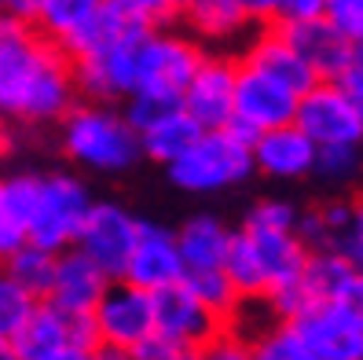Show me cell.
Returning a JSON list of instances; mask_svg holds the SVG:
<instances>
[{
    "instance_id": "cell-9",
    "label": "cell",
    "mask_w": 363,
    "mask_h": 360,
    "mask_svg": "<svg viewBox=\"0 0 363 360\" xmlns=\"http://www.w3.org/2000/svg\"><path fill=\"white\" fill-rule=\"evenodd\" d=\"M294 125L315 140V147L327 143H363V114L352 107V99L341 92L337 81H315L308 92L297 96Z\"/></svg>"
},
{
    "instance_id": "cell-11",
    "label": "cell",
    "mask_w": 363,
    "mask_h": 360,
    "mask_svg": "<svg viewBox=\"0 0 363 360\" xmlns=\"http://www.w3.org/2000/svg\"><path fill=\"white\" fill-rule=\"evenodd\" d=\"M286 324H294L319 360H363V324L337 298L312 302Z\"/></svg>"
},
{
    "instance_id": "cell-35",
    "label": "cell",
    "mask_w": 363,
    "mask_h": 360,
    "mask_svg": "<svg viewBox=\"0 0 363 360\" xmlns=\"http://www.w3.org/2000/svg\"><path fill=\"white\" fill-rule=\"evenodd\" d=\"M242 224L257 228H297V209L286 199H261L257 206H250V214Z\"/></svg>"
},
{
    "instance_id": "cell-33",
    "label": "cell",
    "mask_w": 363,
    "mask_h": 360,
    "mask_svg": "<svg viewBox=\"0 0 363 360\" xmlns=\"http://www.w3.org/2000/svg\"><path fill=\"white\" fill-rule=\"evenodd\" d=\"M312 173L327 177L334 184H345L359 173V147L356 143H327L315 151V169Z\"/></svg>"
},
{
    "instance_id": "cell-30",
    "label": "cell",
    "mask_w": 363,
    "mask_h": 360,
    "mask_svg": "<svg viewBox=\"0 0 363 360\" xmlns=\"http://www.w3.org/2000/svg\"><path fill=\"white\" fill-rule=\"evenodd\" d=\"M253 360H319V356L308 349L305 338L294 331V324L279 320L253 342Z\"/></svg>"
},
{
    "instance_id": "cell-48",
    "label": "cell",
    "mask_w": 363,
    "mask_h": 360,
    "mask_svg": "<svg viewBox=\"0 0 363 360\" xmlns=\"http://www.w3.org/2000/svg\"><path fill=\"white\" fill-rule=\"evenodd\" d=\"M0 143H4V133H0Z\"/></svg>"
},
{
    "instance_id": "cell-27",
    "label": "cell",
    "mask_w": 363,
    "mask_h": 360,
    "mask_svg": "<svg viewBox=\"0 0 363 360\" xmlns=\"http://www.w3.org/2000/svg\"><path fill=\"white\" fill-rule=\"evenodd\" d=\"M4 272L23 283L33 298H45L52 287V272H55V250H45L26 239L23 246H15L4 258Z\"/></svg>"
},
{
    "instance_id": "cell-28",
    "label": "cell",
    "mask_w": 363,
    "mask_h": 360,
    "mask_svg": "<svg viewBox=\"0 0 363 360\" xmlns=\"http://www.w3.org/2000/svg\"><path fill=\"white\" fill-rule=\"evenodd\" d=\"M224 272L228 280L235 283V290L242 294V298H261L268 294V283H264V272H261V261L257 253H253L246 231H231V243H228V258H224Z\"/></svg>"
},
{
    "instance_id": "cell-3",
    "label": "cell",
    "mask_w": 363,
    "mask_h": 360,
    "mask_svg": "<svg viewBox=\"0 0 363 360\" xmlns=\"http://www.w3.org/2000/svg\"><path fill=\"white\" fill-rule=\"evenodd\" d=\"M165 173L180 192H191V195L224 192V187L242 184L253 173V143L235 129H228V125L202 129L199 140L184 155H177L165 165Z\"/></svg>"
},
{
    "instance_id": "cell-39",
    "label": "cell",
    "mask_w": 363,
    "mask_h": 360,
    "mask_svg": "<svg viewBox=\"0 0 363 360\" xmlns=\"http://www.w3.org/2000/svg\"><path fill=\"white\" fill-rule=\"evenodd\" d=\"M334 298H337V302L345 305V309L356 316V320L363 324V272H359V268H352V276L341 283V290L334 294Z\"/></svg>"
},
{
    "instance_id": "cell-49",
    "label": "cell",
    "mask_w": 363,
    "mask_h": 360,
    "mask_svg": "<svg viewBox=\"0 0 363 360\" xmlns=\"http://www.w3.org/2000/svg\"><path fill=\"white\" fill-rule=\"evenodd\" d=\"M125 360H133V356H125Z\"/></svg>"
},
{
    "instance_id": "cell-18",
    "label": "cell",
    "mask_w": 363,
    "mask_h": 360,
    "mask_svg": "<svg viewBox=\"0 0 363 360\" xmlns=\"http://www.w3.org/2000/svg\"><path fill=\"white\" fill-rule=\"evenodd\" d=\"M106 280L111 276L92 258H84L77 246H67L55 253V272H52V287L45 294V302L67 309V312H92Z\"/></svg>"
},
{
    "instance_id": "cell-19",
    "label": "cell",
    "mask_w": 363,
    "mask_h": 360,
    "mask_svg": "<svg viewBox=\"0 0 363 360\" xmlns=\"http://www.w3.org/2000/svg\"><path fill=\"white\" fill-rule=\"evenodd\" d=\"M242 231H246L253 253H257V261H261L268 294L286 287V283H294L297 276H301L305 258H308V246L301 243L297 228H257V224H242Z\"/></svg>"
},
{
    "instance_id": "cell-26",
    "label": "cell",
    "mask_w": 363,
    "mask_h": 360,
    "mask_svg": "<svg viewBox=\"0 0 363 360\" xmlns=\"http://www.w3.org/2000/svg\"><path fill=\"white\" fill-rule=\"evenodd\" d=\"M99 4L103 0H37L33 26L45 37H52L55 45H62L70 33H77L99 11Z\"/></svg>"
},
{
    "instance_id": "cell-24",
    "label": "cell",
    "mask_w": 363,
    "mask_h": 360,
    "mask_svg": "<svg viewBox=\"0 0 363 360\" xmlns=\"http://www.w3.org/2000/svg\"><path fill=\"white\" fill-rule=\"evenodd\" d=\"M199 133H202V125L180 107V111H173L169 118H162L158 125H151L147 133H140V151H143L147 158L169 165L177 155H184L187 147L199 140Z\"/></svg>"
},
{
    "instance_id": "cell-31",
    "label": "cell",
    "mask_w": 363,
    "mask_h": 360,
    "mask_svg": "<svg viewBox=\"0 0 363 360\" xmlns=\"http://www.w3.org/2000/svg\"><path fill=\"white\" fill-rule=\"evenodd\" d=\"M40 298H33V294L18 283V280H11L4 268H0V338H11L18 334V327L26 324V316L33 312V305H37Z\"/></svg>"
},
{
    "instance_id": "cell-20",
    "label": "cell",
    "mask_w": 363,
    "mask_h": 360,
    "mask_svg": "<svg viewBox=\"0 0 363 360\" xmlns=\"http://www.w3.org/2000/svg\"><path fill=\"white\" fill-rule=\"evenodd\" d=\"M242 62H246V67H253V70H261V74H268V77H275V81H283L286 89H294L297 96L308 92L312 84L319 81L315 70L290 48V40L279 33V26H275V23L264 26L257 37L250 40Z\"/></svg>"
},
{
    "instance_id": "cell-46",
    "label": "cell",
    "mask_w": 363,
    "mask_h": 360,
    "mask_svg": "<svg viewBox=\"0 0 363 360\" xmlns=\"http://www.w3.org/2000/svg\"><path fill=\"white\" fill-rule=\"evenodd\" d=\"M349 67H359L363 70V37L349 45Z\"/></svg>"
},
{
    "instance_id": "cell-36",
    "label": "cell",
    "mask_w": 363,
    "mask_h": 360,
    "mask_svg": "<svg viewBox=\"0 0 363 360\" xmlns=\"http://www.w3.org/2000/svg\"><path fill=\"white\" fill-rule=\"evenodd\" d=\"M334 250L345 258L352 268L363 272V202H352V217L349 224L337 231V239H334Z\"/></svg>"
},
{
    "instance_id": "cell-40",
    "label": "cell",
    "mask_w": 363,
    "mask_h": 360,
    "mask_svg": "<svg viewBox=\"0 0 363 360\" xmlns=\"http://www.w3.org/2000/svg\"><path fill=\"white\" fill-rule=\"evenodd\" d=\"M327 0H279V18L275 23H290V18H312L323 15Z\"/></svg>"
},
{
    "instance_id": "cell-14",
    "label": "cell",
    "mask_w": 363,
    "mask_h": 360,
    "mask_svg": "<svg viewBox=\"0 0 363 360\" xmlns=\"http://www.w3.org/2000/svg\"><path fill=\"white\" fill-rule=\"evenodd\" d=\"M235 74L239 62L228 55H202V62L191 74L187 89L180 92V107L195 118L202 129H220L231 121L235 107Z\"/></svg>"
},
{
    "instance_id": "cell-12",
    "label": "cell",
    "mask_w": 363,
    "mask_h": 360,
    "mask_svg": "<svg viewBox=\"0 0 363 360\" xmlns=\"http://www.w3.org/2000/svg\"><path fill=\"white\" fill-rule=\"evenodd\" d=\"M140 33H129L106 45L92 55H81L70 59L74 62V81H77V92L92 96L96 103H111V99H125L136 89V45H140Z\"/></svg>"
},
{
    "instance_id": "cell-13",
    "label": "cell",
    "mask_w": 363,
    "mask_h": 360,
    "mask_svg": "<svg viewBox=\"0 0 363 360\" xmlns=\"http://www.w3.org/2000/svg\"><path fill=\"white\" fill-rule=\"evenodd\" d=\"M99 346V334H96V324H92V312H67L52 302L40 298L33 305V312L26 316V324L18 327V334L11 338L15 353L23 360H33L48 349H59V346Z\"/></svg>"
},
{
    "instance_id": "cell-47",
    "label": "cell",
    "mask_w": 363,
    "mask_h": 360,
    "mask_svg": "<svg viewBox=\"0 0 363 360\" xmlns=\"http://www.w3.org/2000/svg\"><path fill=\"white\" fill-rule=\"evenodd\" d=\"M0 360H23V356L15 353V346L8 342V338H0Z\"/></svg>"
},
{
    "instance_id": "cell-23",
    "label": "cell",
    "mask_w": 363,
    "mask_h": 360,
    "mask_svg": "<svg viewBox=\"0 0 363 360\" xmlns=\"http://www.w3.org/2000/svg\"><path fill=\"white\" fill-rule=\"evenodd\" d=\"M180 18L195 37L217 40V45L242 37L253 26L250 15L239 8V0H180Z\"/></svg>"
},
{
    "instance_id": "cell-22",
    "label": "cell",
    "mask_w": 363,
    "mask_h": 360,
    "mask_svg": "<svg viewBox=\"0 0 363 360\" xmlns=\"http://www.w3.org/2000/svg\"><path fill=\"white\" fill-rule=\"evenodd\" d=\"M37 184H40L37 173H18V177L0 180V261L15 246L26 243L30 214L37 202Z\"/></svg>"
},
{
    "instance_id": "cell-42",
    "label": "cell",
    "mask_w": 363,
    "mask_h": 360,
    "mask_svg": "<svg viewBox=\"0 0 363 360\" xmlns=\"http://www.w3.org/2000/svg\"><path fill=\"white\" fill-rule=\"evenodd\" d=\"M334 81L341 84V92H345V96L352 99V107L363 114V70H359V67H345Z\"/></svg>"
},
{
    "instance_id": "cell-8",
    "label": "cell",
    "mask_w": 363,
    "mask_h": 360,
    "mask_svg": "<svg viewBox=\"0 0 363 360\" xmlns=\"http://www.w3.org/2000/svg\"><path fill=\"white\" fill-rule=\"evenodd\" d=\"M151 302H155V331L173 346L202 349L206 342H213L228 327L202 298H195V290L184 280L151 290Z\"/></svg>"
},
{
    "instance_id": "cell-5",
    "label": "cell",
    "mask_w": 363,
    "mask_h": 360,
    "mask_svg": "<svg viewBox=\"0 0 363 360\" xmlns=\"http://www.w3.org/2000/svg\"><path fill=\"white\" fill-rule=\"evenodd\" d=\"M202 55L206 52L191 37L162 30V26H147V33L136 45V89L133 92H155V96L180 99Z\"/></svg>"
},
{
    "instance_id": "cell-6",
    "label": "cell",
    "mask_w": 363,
    "mask_h": 360,
    "mask_svg": "<svg viewBox=\"0 0 363 360\" xmlns=\"http://www.w3.org/2000/svg\"><path fill=\"white\" fill-rule=\"evenodd\" d=\"M92 324L99 334V349H114L129 356L155 331V302L151 290H143L129 280H106L99 302L92 305Z\"/></svg>"
},
{
    "instance_id": "cell-25",
    "label": "cell",
    "mask_w": 363,
    "mask_h": 360,
    "mask_svg": "<svg viewBox=\"0 0 363 360\" xmlns=\"http://www.w3.org/2000/svg\"><path fill=\"white\" fill-rule=\"evenodd\" d=\"M349 276H352V265L341 258L334 246H323V250H308L297 283H301V290L308 294V302H327L341 290V283H345Z\"/></svg>"
},
{
    "instance_id": "cell-44",
    "label": "cell",
    "mask_w": 363,
    "mask_h": 360,
    "mask_svg": "<svg viewBox=\"0 0 363 360\" xmlns=\"http://www.w3.org/2000/svg\"><path fill=\"white\" fill-rule=\"evenodd\" d=\"M0 11L23 18V23H33L37 18V0H0Z\"/></svg>"
},
{
    "instance_id": "cell-41",
    "label": "cell",
    "mask_w": 363,
    "mask_h": 360,
    "mask_svg": "<svg viewBox=\"0 0 363 360\" xmlns=\"http://www.w3.org/2000/svg\"><path fill=\"white\" fill-rule=\"evenodd\" d=\"M239 8L250 15L253 26H272L279 18V0H239Z\"/></svg>"
},
{
    "instance_id": "cell-45",
    "label": "cell",
    "mask_w": 363,
    "mask_h": 360,
    "mask_svg": "<svg viewBox=\"0 0 363 360\" xmlns=\"http://www.w3.org/2000/svg\"><path fill=\"white\" fill-rule=\"evenodd\" d=\"M162 360H202V353H199V349H191V346H173Z\"/></svg>"
},
{
    "instance_id": "cell-32",
    "label": "cell",
    "mask_w": 363,
    "mask_h": 360,
    "mask_svg": "<svg viewBox=\"0 0 363 360\" xmlns=\"http://www.w3.org/2000/svg\"><path fill=\"white\" fill-rule=\"evenodd\" d=\"M173 111H180V99L169 96H155V92H129L125 96V121L133 125L136 133H147L151 125H158L162 118H169Z\"/></svg>"
},
{
    "instance_id": "cell-38",
    "label": "cell",
    "mask_w": 363,
    "mask_h": 360,
    "mask_svg": "<svg viewBox=\"0 0 363 360\" xmlns=\"http://www.w3.org/2000/svg\"><path fill=\"white\" fill-rule=\"evenodd\" d=\"M147 26H165L169 18L180 15V0H125Z\"/></svg>"
},
{
    "instance_id": "cell-17",
    "label": "cell",
    "mask_w": 363,
    "mask_h": 360,
    "mask_svg": "<svg viewBox=\"0 0 363 360\" xmlns=\"http://www.w3.org/2000/svg\"><path fill=\"white\" fill-rule=\"evenodd\" d=\"M279 33L290 40V48L301 55L315 70L319 81H334L341 70L349 67V37H341L323 15L312 18H290V23H275Z\"/></svg>"
},
{
    "instance_id": "cell-10",
    "label": "cell",
    "mask_w": 363,
    "mask_h": 360,
    "mask_svg": "<svg viewBox=\"0 0 363 360\" xmlns=\"http://www.w3.org/2000/svg\"><path fill=\"white\" fill-rule=\"evenodd\" d=\"M136 231H140V221L121 202H92L74 246L84 258H92L111 280H118L133 253Z\"/></svg>"
},
{
    "instance_id": "cell-43",
    "label": "cell",
    "mask_w": 363,
    "mask_h": 360,
    "mask_svg": "<svg viewBox=\"0 0 363 360\" xmlns=\"http://www.w3.org/2000/svg\"><path fill=\"white\" fill-rule=\"evenodd\" d=\"M33 360H103L99 346H59V349H48V353H40Z\"/></svg>"
},
{
    "instance_id": "cell-29",
    "label": "cell",
    "mask_w": 363,
    "mask_h": 360,
    "mask_svg": "<svg viewBox=\"0 0 363 360\" xmlns=\"http://www.w3.org/2000/svg\"><path fill=\"white\" fill-rule=\"evenodd\" d=\"M184 283L195 290V298H202L224 324H228V316L235 312V305H239V298H242V294L235 290V283L228 280L224 268H195V272H184Z\"/></svg>"
},
{
    "instance_id": "cell-2",
    "label": "cell",
    "mask_w": 363,
    "mask_h": 360,
    "mask_svg": "<svg viewBox=\"0 0 363 360\" xmlns=\"http://www.w3.org/2000/svg\"><path fill=\"white\" fill-rule=\"evenodd\" d=\"M59 125H62L59 140L67 158L92 169V173H125L143 158L140 133L125 121L121 111L106 107V103L70 107L59 118Z\"/></svg>"
},
{
    "instance_id": "cell-4",
    "label": "cell",
    "mask_w": 363,
    "mask_h": 360,
    "mask_svg": "<svg viewBox=\"0 0 363 360\" xmlns=\"http://www.w3.org/2000/svg\"><path fill=\"white\" fill-rule=\"evenodd\" d=\"M96 199L89 195V184L74 173H48L37 184V202L30 214L26 239L45 250H67L77 243V231L84 224V214Z\"/></svg>"
},
{
    "instance_id": "cell-7",
    "label": "cell",
    "mask_w": 363,
    "mask_h": 360,
    "mask_svg": "<svg viewBox=\"0 0 363 360\" xmlns=\"http://www.w3.org/2000/svg\"><path fill=\"white\" fill-rule=\"evenodd\" d=\"M294 111H297L294 89H286L283 81H275L261 70L246 67V62H239V74H235V107H231L228 129H235L239 136H246L253 143L257 133L294 121Z\"/></svg>"
},
{
    "instance_id": "cell-16",
    "label": "cell",
    "mask_w": 363,
    "mask_h": 360,
    "mask_svg": "<svg viewBox=\"0 0 363 360\" xmlns=\"http://www.w3.org/2000/svg\"><path fill=\"white\" fill-rule=\"evenodd\" d=\"M315 140L301 125H275L253 140V169H261L272 180H301L315 169Z\"/></svg>"
},
{
    "instance_id": "cell-37",
    "label": "cell",
    "mask_w": 363,
    "mask_h": 360,
    "mask_svg": "<svg viewBox=\"0 0 363 360\" xmlns=\"http://www.w3.org/2000/svg\"><path fill=\"white\" fill-rule=\"evenodd\" d=\"M199 353H202V360H253V346L246 342V338L231 334L228 327L213 338V342H206Z\"/></svg>"
},
{
    "instance_id": "cell-15",
    "label": "cell",
    "mask_w": 363,
    "mask_h": 360,
    "mask_svg": "<svg viewBox=\"0 0 363 360\" xmlns=\"http://www.w3.org/2000/svg\"><path fill=\"white\" fill-rule=\"evenodd\" d=\"M121 280H129L143 290H158V287L184 280V258L177 246V231L158 221H140L136 243H133L129 261H125Z\"/></svg>"
},
{
    "instance_id": "cell-34",
    "label": "cell",
    "mask_w": 363,
    "mask_h": 360,
    "mask_svg": "<svg viewBox=\"0 0 363 360\" xmlns=\"http://www.w3.org/2000/svg\"><path fill=\"white\" fill-rule=\"evenodd\" d=\"M323 18L349 40L363 37V0H327Z\"/></svg>"
},
{
    "instance_id": "cell-21",
    "label": "cell",
    "mask_w": 363,
    "mask_h": 360,
    "mask_svg": "<svg viewBox=\"0 0 363 360\" xmlns=\"http://www.w3.org/2000/svg\"><path fill=\"white\" fill-rule=\"evenodd\" d=\"M228 243H231V228L213 214H195L177 228V246H180V258H184V272L224 268Z\"/></svg>"
},
{
    "instance_id": "cell-1",
    "label": "cell",
    "mask_w": 363,
    "mask_h": 360,
    "mask_svg": "<svg viewBox=\"0 0 363 360\" xmlns=\"http://www.w3.org/2000/svg\"><path fill=\"white\" fill-rule=\"evenodd\" d=\"M74 96L70 55L33 23L0 11V118L48 125L74 107Z\"/></svg>"
}]
</instances>
